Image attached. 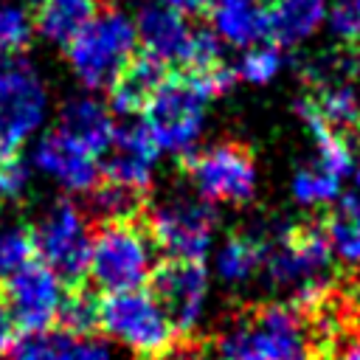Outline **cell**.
<instances>
[{"label": "cell", "mask_w": 360, "mask_h": 360, "mask_svg": "<svg viewBox=\"0 0 360 360\" xmlns=\"http://www.w3.org/2000/svg\"><path fill=\"white\" fill-rule=\"evenodd\" d=\"M152 248L146 214L132 219H101L90 236L87 278H93L96 290L104 295L141 290L149 273Z\"/></svg>", "instance_id": "obj_1"}, {"label": "cell", "mask_w": 360, "mask_h": 360, "mask_svg": "<svg viewBox=\"0 0 360 360\" xmlns=\"http://www.w3.org/2000/svg\"><path fill=\"white\" fill-rule=\"evenodd\" d=\"M98 326L129 346L138 360H174L177 346L183 343L143 290L101 295Z\"/></svg>", "instance_id": "obj_2"}, {"label": "cell", "mask_w": 360, "mask_h": 360, "mask_svg": "<svg viewBox=\"0 0 360 360\" xmlns=\"http://www.w3.org/2000/svg\"><path fill=\"white\" fill-rule=\"evenodd\" d=\"M138 48L135 25L118 8H98L90 25L65 48L73 70L87 87H110Z\"/></svg>", "instance_id": "obj_3"}, {"label": "cell", "mask_w": 360, "mask_h": 360, "mask_svg": "<svg viewBox=\"0 0 360 360\" xmlns=\"http://www.w3.org/2000/svg\"><path fill=\"white\" fill-rule=\"evenodd\" d=\"M180 172L214 202H248L256 191V163L242 143H217L208 149H188L177 160Z\"/></svg>", "instance_id": "obj_4"}, {"label": "cell", "mask_w": 360, "mask_h": 360, "mask_svg": "<svg viewBox=\"0 0 360 360\" xmlns=\"http://www.w3.org/2000/svg\"><path fill=\"white\" fill-rule=\"evenodd\" d=\"M208 98L211 96L194 76L174 70L169 73V79L160 84V90L141 112L143 124L152 129L160 149H186L197 138Z\"/></svg>", "instance_id": "obj_5"}, {"label": "cell", "mask_w": 360, "mask_h": 360, "mask_svg": "<svg viewBox=\"0 0 360 360\" xmlns=\"http://www.w3.org/2000/svg\"><path fill=\"white\" fill-rule=\"evenodd\" d=\"M141 290L155 301V307L163 312L169 326L186 340L197 326L208 290V276L202 262L166 259L146 273Z\"/></svg>", "instance_id": "obj_6"}, {"label": "cell", "mask_w": 360, "mask_h": 360, "mask_svg": "<svg viewBox=\"0 0 360 360\" xmlns=\"http://www.w3.org/2000/svg\"><path fill=\"white\" fill-rule=\"evenodd\" d=\"M332 259L323 225H295L287 228L276 248L267 245L264 267L276 284L298 287V301L318 295V278Z\"/></svg>", "instance_id": "obj_7"}, {"label": "cell", "mask_w": 360, "mask_h": 360, "mask_svg": "<svg viewBox=\"0 0 360 360\" xmlns=\"http://www.w3.org/2000/svg\"><path fill=\"white\" fill-rule=\"evenodd\" d=\"M90 236L93 233L87 231L82 214L68 200L56 202L53 211L45 217L42 228H37L39 256L48 264V270L56 276L62 290L87 284Z\"/></svg>", "instance_id": "obj_8"}, {"label": "cell", "mask_w": 360, "mask_h": 360, "mask_svg": "<svg viewBox=\"0 0 360 360\" xmlns=\"http://www.w3.org/2000/svg\"><path fill=\"white\" fill-rule=\"evenodd\" d=\"M214 211L205 202L197 200H174L160 208L146 211V228L152 236V245L158 250H166L172 259H188L202 262L211 231H214Z\"/></svg>", "instance_id": "obj_9"}, {"label": "cell", "mask_w": 360, "mask_h": 360, "mask_svg": "<svg viewBox=\"0 0 360 360\" xmlns=\"http://www.w3.org/2000/svg\"><path fill=\"white\" fill-rule=\"evenodd\" d=\"M6 309L14 326V335L45 332L53 326L62 287L45 262H34L25 270L3 281Z\"/></svg>", "instance_id": "obj_10"}, {"label": "cell", "mask_w": 360, "mask_h": 360, "mask_svg": "<svg viewBox=\"0 0 360 360\" xmlns=\"http://www.w3.org/2000/svg\"><path fill=\"white\" fill-rule=\"evenodd\" d=\"M45 107L34 68L20 56H0V141L14 146L39 124Z\"/></svg>", "instance_id": "obj_11"}, {"label": "cell", "mask_w": 360, "mask_h": 360, "mask_svg": "<svg viewBox=\"0 0 360 360\" xmlns=\"http://www.w3.org/2000/svg\"><path fill=\"white\" fill-rule=\"evenodd\" d=\"M138 48L160 59L169 70H186L194 45V28H188L186 17L169 6H143L138 14Z\"/></svg>", "instance_id": "obj_12"}, {"label": "cell", "mask_w": 360, "mask_h": 360, "mask_svg": "<svg viewBox=\"0 0 360 360\" xmlns=\"http://www.w3.org/2000/svg\"><path fill=\"white\" fill-rule=\"evenodd\" d=\"M169 68L155 59L152 53L135 48V53L127 59V65L118 70V76L110 84V101L118 112L135 115L143 112L152 96L160 90V84L169 79Z\"/></svg>", "instance_id": "obj_13"}, {"label": "cell", "mask_w": 360, "mask_h": 360, "mask_svg": "<svg viewBox=\"0 0 360 360\" xmlns=\"http://www.w3.org/2000/svg\"><path fill=\"white\" fill-rule=\"evenodd\" d=\"M98 158H93L87 149H82L79 143H73L65 132L53 129L45 135V141L37 149V163L51 172L53 177H59L68 188L84 191L93 188L96 177H98Z\"/></svg>", "instance_id": "obj_14"}, {"label": "cell", "mask_w": 360, "mask_h": 360, "mask_svg": "<svg viewBox=\"0 0 360 360\" xmlns=\"http://www.w3.org/2000/svg\"><path fill=\"white\" fill-rule=\"evenodd\" d=\"M326 0H264L267 39L276 48L304 42L326 22Z\"/></svg>", "instance_id": "obj_15"}, {"label": "cell", "mask_w": 360, "mask_h": 360, "mask_svg": "<svg viewBox=\"0 0 360 360\" xmlns=\"http://www.w3.org/2000/svg\"><path fill=\"white\" fill-rule=\"evenodd\" d=\"M208 17L214 20L217 34L231 45L253 48L267 39L264 0H214Z\"/></svg>", "instance_id": "obj_16"}, {"label": "cell", "mask_w": 360, "mask_h": 360, "mask_svg": "<svg viewBox=\"0 0 360 360\" xmlns=\"http://www.w3.org/2000/svg\"><path fill=\"white\" fill-rule=\"evenodd\" d=\"M56 129L65 132L82 149H87L93 158H98V155L107 152V146L112 141V132H115L107 107L98 104V101H93V98L70 101L62 110V121H59Z\"/></svg>", "instance_id": "obj_17"}, {"label": "cell", "mask_w": 360, "mask_h": 360, "mask_svg": "<svg viewBox=\"0 0 360 360\" xmlns=\"http://www.w3.org/2000/svg\"><path fill=\"white\" fill-rule=\"evenodd\" d=\"M98 14L96 0H37L34 25L56 45L68 48Z\"/></svg>", "instance_id": "obj_18"}, {"label": "cell", "mask_w": 360, "mask_h": 360, "mask_svg": "<svg viewBox=\"0 0 360 360\" xmlns=\"http://www.w3.org/2000/svg\"><path fill=\"white\" fill-rule=\"evenodd\" d=\"M295 112L304 118V124L309 127L312 138H315V149H318V169L335 174L338 180H343L346 174L354 172V152L346 143V138L340 135V129L329 127L312 107L309 98H301L295 104Z\"/></svg>", "instance_id": "obj_19"}, {"label": "cell", "mask_w": 360, "mask_h": 360, "mask_svg": "<svg viewBox=\"0 0 360 360\" xmlns=\"http://www.w3.org/2000/svg\"><path fill=\"white\" fill-rule=\"evenodd\" d=\"M98 307H101V292L93 290L90 284L62 290L51 329H56L68 338H93L96 332H101Z\"/></svg>", "instance_id": "obj_20"}, {"label": "cell", "mask_w": 360, "mask_h": 360, "mask_svg": "<svg viewBox=\"0 0 360 360\" xmlns=\"http://www.w3.org/2000/svg\"><path fill=\"white\" fill-rule=\"evenodd\" d=\"M332 256L346 264H360V197L346 194L338 200L332 217L323 222Z\"/></svg>", "instance_id": "obj_21"}, {"label": "cell", "mask_w": 360, "mask_h": 360, "mask_svg": "<svg viewBox=\"0 0 360 360\" xmlns=\"http://www.w3.org/2000/svg\"><path fill=\"white\" fill-rule=\"evenodd\" d=\"M264 259H267V242L264 239L233 233L217 256V270L225 281H245L259 267H264Z\"/></svg>", "instance_id": "obj_22"}, {"label": "cell", "mask_w": 360, "mask_h": 360, "mask_svg": "<svg viewBox=\"0 0 360 360\" xmlns=\"http://www.w3.org/2000/svg\"><path fill=\"white\" fill-rule=\"evenodd\" d=\"M34 262H42L34 225H20L14 231L0 233V281L11 278L14 273L25 270Z\"/></svg>", "instance_id": "obj_23"}, {"label": "cell", "mask_w": 360, "mask_h": 360, "mask_svg": "<svg viewBox=\"0 0 360 360\" xmlns=\"http://www.w3.org/2000/svg\"><path fill=\"white\" fill-rule=\"evenodd\" d=\"M70 346V338L45 329V332H28V335H14L8 343L11 360H65Z\"/></svg>", "instance_id": "obj_24"}, {"label": "cell", "mask_w": 360, "mask_h": 360, "mask_svg": "<svg viewBox=\"0 0 360 360\" xmlns=\"http://www.w3.org/2000/svg\"><path fill=\"white\" fill-rule=\"evenodd\" d=\"M315 107V112L335 129L346 127V124H354L357 115H360V107H357V96L352 87L346 84H326L318 96H307Z\"/></svg>", "instance_id": "obj_25"}, {"label": "cell", "mask_w": 360, "mask_h": 360, "mask_svg": "<svg viewBox=\"0 0 360 360\" xmlns=\"http://www.w3.org/2000/svg\"><path fill=\"white\" fill-rule=\"evenodd\" d=\"M292 194L301 205H335L343 197L340 180L323 169H301L292 180Z\"/></svg>", "instance_id": "obj_26"}, {"label": "cell", "mask_w": 360, "mask_h": 360, "mask_svg": "<svg viewBox=\"0 0 360 360\" xmlns=\"http://www.w3.org/2000/svg\"><path fill=\"white\" fill-rule=\"evenodd\" d=\"M281 65H284V59H281V51L276 45H253L233 70L245 82L264 84V82H270L281 70Z\"/></svg>", "instance_id": "obj_27"}, {"label": "cell", "mask_w": 360, "mask_h": 360, "mask_svg": "<svg viewBox=\"0 0 360 360\" xmlns=\"http://www.w3.org/2000/svg\"><path fill=\"white\" fill-rule=\"evenodd\" d=\"M31 42V25L20 8H0V56H20Z\"/></svg>", "instance_id": "obj_28"}, {"label": "cell", "mask_w": 360, "mask_h": 360, "mask_svg": "<svg viewBox=\"0 0 360 360\" xmlns=\"http://www.w3.org/2000/svg\"><path fill=\"white\" fill-rule=\"evenodd\" d=\"M326 22L340 42H360V0H338L326 8Z\"/></svg>", "instance_id": "obj_29"}, {"label": "cell", "mask_w": 360, "mask_h": 360, "mask_svg": "<svg viewBox=\"0 0 360 360\" xmlns=\"http://www.w3.org/2000/svg\"><path fill=\"white\" fill-rule=\"evenodd\" d=\"M65 360H110V354H107L104 346H98L87 338H70Z\"/></svg>", "instance_id": "obj_30"}, {"label": "cell", "mask_w": 360, "mask_h": 360, "mask_svg": "<svg viewBox=\"0 0 360 360\" xmlns=\"http://www.w3.org/2000/svg\"><path fill=\"white\" fill-rule=\"evenodd\" d=\"M169 8H174L177 14H191V17H208L214 0H160Z\"/></svg>", "instance_id": "obj_31"}, {"label": "cell", "mask_w": 360, "mask_h": 360, "mask_svg": "<svg viewBox=\"0 0 360 360\" xmlns=\"http://www.w3.org/2000/svg\"><path fill=\"white\" fill-rule=\"evenodd\" d=\"M338 360H360V340H352V343H346V346L340 349Z\"/></svg>", "instance_id": "obj_32"}, {"label": "cell", "mask_w": 360, "mask_h": 360, "mask_svg": "<svg viewBox=\"0 0 360 360\" xmlns=\"http://www.w3.org/2000/svg\"><path fill=\"white\" fill-rule=\"evenodd\" d=\"M354 127H357V141H360V115H357V121H354Z\"/></svg>", "instance_id": "obj_33"}, {"label": "cell", "mask_w": 360, "mask_h": 360, "mask_svg": "<svg viewBox=\"0 0 360 360\" xmlns=\"http://www.w3.org/2000/svg\"><path fill=\"white\" fill-rule=\"evenodd\" d=\"M31 3H37V0H31Z\"/></svg>", "instance_id": "obj_34"}]
</instances>
